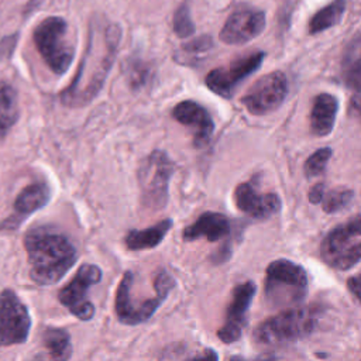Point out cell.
<instances>
[{
	"label": "cell",
	"mask_w": 361,
	"mask_h": 361,
	"mask_svg": "<svg viewBox=\"0 0 361 361\" xmlns=\"http://www.w3.org/2000/svg\"><path fill=\"white\" fill-rule=\"evenodd\" d=\"M338 102L330 93H320L314 97L310 110V130L317 137L329 135L334 127Z\"/></svg>",
	"instance_id": "obj_19"
},
{
	"label": "cell",
	"mask_w": 361,
	"mask_h": 361,
	"mask_svg": "<svg viewBox=\"0 0 361 361\" xmlns=\"http://www.w3.org/2000/svg\"><path fill=\"white\" fill-rule=\"evenodd\" d=\"M360 117H361V113H360Z\"/></svg>",
	"instance_id": "obj_34"
},
{
	"label": "cell",
	"mask_w": 361,
	"mask_h": 361,
	"mask_svg": "<svg viewBox=\"0 0 361 361\" xmlns=\"http://www.w3.org/2000/svg\"><path fill=\"white\" fill-rule=\"evenodd\" d=\"M353 190L348 188H334L330 189L327 193H324L323 200H322V206L323 210L326 213H336L343 210L344 207H347L350 204V202L353 200Z\"/></svg>",
	"instance_id": "obj_27"
},
{
	"label": "cell",
	"mask_w": 361,
	"mask_h": 361,
	"mask_svg": "<svg viewBox=\"0 0 361 361\" xmlns=\"http://www.w3.org/2000/svg\"><path fill=\"white\" fill-rule=\"evenodd\" d=\"M235 206L254 219H267L281 210V200L275 193H258L250 182L240 183L234 190Z\"/></svg>",
	"instance_id": "obj_16"
},
{
	"label": "cell",
	"mask_w": 361,
	"mask_h": 361,
	"mask_svg": "<svg viewBox=\"0 0 361 361\" xmlns=\"http://www.w3.org/2000/svg\"><path fill=\"white\" fill-rule=\"evenodd\" d=\"M326 190H324V185L323 183H316L312 186L310 192H309V200L313 203V204H317L323 200V196H324Z\"/></svg>",
	"instance_id": "obj_31"
},
{
	"label": "cell",
	"mask_w": 361,
	"mask_h": 361,
	"mask_svg": "<svg viewBox=\"0 0 361 361\" xmlns=\"http://www.w3.org/2000/svg\"><path fill=\"white\" fill-rule=\"evenodd\" d=\"M134 274L127 271L117 288L116 293V314L120 323L127 326H137L147 322L168 298L169 292L175 286V279L165 271L159 269L154 279L155 293L151 298L135 300L133 295Z\"/></svg>",
	"instance_id": "obj_3"
},
{
	"label": "cell",
	"mask_w": 361,
	"mask_h": 361,
	"mask_svg": "<svg viewBox=\"0 0 361 361\" xmlns=\"http://www.w3.org/2000/svg\"><path fill=\"white\" fill-rule=\"evenodd\" d=\"M18 118V102L14 87H0V140L4 138Z\"/></svg>",
	"instance_id": "obj_23"
},
{
	"label": "cell",
	"mask_w": 361,
	"mask_h": 361,
	"mask_svg": "<svg viewBox=\"0 0 361 361\" xmlns=\"http://www.w3.org/2000/svg\"><path fill=\"white\" fill-rule=\"evenodd\" d=\"M347 288L353 292V295L361 302V274L351 276L347 281Z\"/></svg>",
	"instance_id": "obj_32"
},
{
	"label": "cell",
	"mask_w": 361,
	"mask_h": 361,
	"mask_svg": "<svg viewBox=\"0 0 361 361\" xmlns=\"http://www.w3.org/2000/svg\"><path fill=\"white\" fill-rule=\"evenodd\" d=\"M173 32L179 38H188L195 32V23L190 17V10L186 3L180 4L173 14Z\"/></svg>",
	"instance_id": "obj_29"
},
{
	"label": "cell",
	"mask_w": 361,
	"mask_h": 361,
	"mask_svg": "<svg viewBox=\"0 0 361 361\" xmlns=\"http://www.w3.org/2000/svg\"><path fill=\"white\" fill-rule=\"evenodd\" d=\"M172 117L193 130V144L204 147L214 131V123L209 111L195 100H183L172 109Z\"/></svg>",
	"instance_id": "obj_15"
},
{
	"label": "cell",
	"mask_w": 361,
	"mask_h": 361,
	"mask_svg": "<svg viewBox=\"0 0 361 361\" xmlns=\"http://www.w3.org/2000/svg\"><path fill=\"white\" fill-rule=\"evenodd\" d=\"M288 94V79L281 71H275L255 80L241 97L244 107L255 116L276 110Z\"/></svg>",
	"instance_id": "obj_11"
},
{
	"label": "cell",
	"mask_w": 361,
	"mask_h": 361,
	"mask_svg": "<svg viewBox=\"0 0 361 361\" xmlns=\"http://www.w3.org/2000/svg\"><path fill=\"white\" fill-rule=\"evenodd\" d=\"M102 279V269L94 264H83L73 279L58 293V300L78 319L90 320L94 306L87 299L89 289Z\"/></svg>",
	"instance_id": "obj_10"
},
{
	"label": "cell",
	"mask_w": 361,
	"mask_h": 361,
	"mask_svg": "<svg viewBox=\"0 0 361 361\" xmlns=\"http://www.w3.org/2000/svg\"><path fill=\"white\" fill-rule=\"evenodd\" d=\"M230 233V221L226 216L216 212H204L188 226L182 237L185 241H195L199 238H206L210 243L219 241Z\"/></svg>",
	"instance_id": "obj_17"
},
{
	"label": "cell",
	"mask_w": 361,
	"mask_h": 361,
	"mask_svg": "<svg viewBox=\"0 0 361 361\" xmlns=\"http://www.w3.org/2000/svg\"><path fill=\"white\" fill-rule=\"evenodd\" d=\"M307 289L306 271L289 261L275 259L267 268L265 274V296L275 306H289L299 303Z\"/></svg>",
	"instance_id": "obj_7"
},
{
	"label": "cell",
	"mask_w": 361,
	"mask_h": 361,
	"mask_svg": "<svg viewBox=\"0 0 361 361\" xmlns=\"http://www.w3.org/2000/svg\"><path fill=\"white\" fill-rule=\"evenodd\" d=\"M345 10V0H333L319 11L313 14L309 21V32L317 34L327 28L334 27L341 21V17Z\"/></svg>",
	"instance_id": "obj_24"
},
{
	"label": "cell",
	"mask_w": 361,
	"mask_h": 361,
	"mask_svg": "<svg viewBox=\"0 0 361 361\" xmlns=\"http://www.w3.org/2000/svg\"><path fill=\"white\" fill-rule=\"evenodd\" d=\"M17 38H18V34H11L0 39V59H6L11 56L17 45Z\"/></svg>",
	"instance_id": "obj_30"
},
{
	"label": "cell",
	"mask_w": 361,
	"mask_h": 361,
	"mask_svg": "<svg viewBox=\"0 0 361 361\" xmlns=\"http://www.w3.org/2000/svg\"><path fill=\"white\" fill-rule=\"evenodd\" d=\"M265 28V13L251 6L237 7L226 20L220 39L228 45H241L258 37Z\"/></svg>",
	"instance_id": "obj_13"
},
{
	"label": "cell",
	"mask_w": 361,
	"mask_h": 361,
	"mask_svg": "<svg viewBox=\"0 0 361 361\" xmlns=\"http://www.w3.org/2000/svg\"><path fill=\"white\" fill-rule=\"evenodd\" d=\"M37 51L55 75H63L75 55V45L69 38L68 23L59 16H51L37 24L32 32Z\"/></svg>",
	"instance_id": "obj_4"
},
{
	"label": "cell",
	"mask_w": 361,
	"mask_h": 361,
	"mask_svg": "<svg viewBox=\"0 0 361 361\" xmlns=\"http://www.w3.org/2000/svg\"><path fill=\"white\" fill-rule=\"evenodd\" d=\"M172 226V219H164L148 228L130 230L124 235V245L131 251L154 248L162 243Z\"/></svg>",
	"instance_id": "obj_20"
},
{
	"label": "cell",
	"mask_w": 361,
	"mask_h": 361,
	"mask_svg": "<svg viewBox=\"0 0 361 361\" xmlns=\"http://www.w3.org/2000/svg\"><path fill=\"white\" fill-rule=\"evenodd\" d=\"M213 48V39L210 35H200L192 41L182 44V47L175 54V59L179 63H190V59L199 58V55L206 54Z\"/></svg>",
	"instance_id": "obj_26"
},
{
	"label": "cell",
	"mask_w": 361,
	"mask_h": 361,
	"mask_svg": "<svg viewBox=\"0 0 361 361\" xmlns=\"http://www.w3.org/2000/svg\"><path fill=\"white\" fill-rule=\"evenodd\" d=\"M322 258L333 268L345 271L361 261V214L338 224L324 237Z\"/></svg>",
	"instance_id": "obj_8"
},
{
	"label": "cell",
	"mask_w": 361,
	"mask_h": 361,
	"mask_svg": "<svg viewBox=\"0 0 361 361\" xmlns=\"http://www.w3.org/2000/svg\"><path fill=\"white\" fill-rule=\"evenodd\" d=\"M173 172L175 164L162 149H154L144 158L137 172L144 207L149 210L165 207L169 195V180Z\"/></svg>",
	"instance_id": "obj_6"
},
{
	"label": "cell",
	"mask_w": 361,
	"mask_h": 361,
	"mask_svg": "<svg viewBox=\"0 0 361 361\" xmlns=\"http://www.w3.org/2000/svg\"><path fill=\"white\" fill-rule=\"evenodd\" d=\"M51 199V189L44 182H35L25 186L20 195L14 200V212L13 220H16V226L23 221L27 216L32 214L34 212L42 209Z\"/></svg>",
	"instance_id": "obj_18"
},
{
	"label": "cell",
	"mask_w": 361,
	"mask_h": 361,
	"mask_svg": "<svg viewBox=\"0 0 361 361\" xmlns=\"http://www.w3.org/2000/svg\"><path fill=\"white\" fill-rule=\"evenodd\" d=\"M264 58L265 54L262 51H257L233 61L227 66L216 68L207 73L204 79L206 86L213 93L224 99H230L235 87L261 66Z\"/></svg>",
	"instance_id": "obj_12"
},
{
	"label": "cell",
	"mask_w": 361,
	"mask_h": 361,
	"mask_svg": "<svg viewBox=\"0 0 361 361\" xmlns=\"http://www.w3.org/2000/svg\"><path fill=\"white\" fill-rule=\"evenodd\" d=\"M121 39V28L103 16L89 23L87 44L76 75L61 94V103L71 109L87 106L102 90L114 63Z\"/></svg>",
	"instance_id": "obj_1"
},
{
	"label": "cell",
	"mask_w": 361,
	"mask_h": 361,
	"mask_svg": "<svg viewBox=\"0 0 361 361\" xmlns=\"http://www.w3.org/2000/svg\"><path fill=\"white\" fill-rule=\"evenodd\" d=\"M330 158H331V148H329V147L320 148L316 152H313L305 162L306 178L312 179V178L320 176L324 172Z\"/></svg>",
	"instance_id": "obj_28"
},
{
	"label": "cell",
	"mask_w": 361,
	"mask_h": 361,
	"mask_svg": "<svg viewBox=\"0 0 361 361\" xmlns=\"http://www.w3.org/2000/svg\"><path fill=\"white\" fill-rule=\"evenodd\" d=\"M42 344L54 360H69L72 355L71 336L65 329L47 327L42 333Z\"/></svg>",
	"instance_id": "obj_22"
},
{
	"label": "cell",
	"mask_w": 361,
	"mask_h": 361,
	"mask_svg": "<svg viewBox=\"0 0 361 361\" xmlns=\"http://www.w3.org/2000/svg\"><path fill=\"white\" fill-rule=\"evenodd\" d=\"M24 248L28 257L30 276L42 286L62 279L78 258L76 247L69 237L49 226L28 230L24 235Z\"/></svg>",
	"instance_id": "obj_2"
},
{
	"label": "cell",
	"mask_w": 361,
	"mask_h": 361,
	"mask_svg": "<svg viewBox=\"0 0 361 361\" xmlns=\"http://www.w3.org/2000/svg\"><path fill=\"white\" fill-rule=\"evenodd\" d=\"M341 78L350 89H354L361 82V31L350 38L343 51Z\"/></svg>",
	"instance_id": "obj_21"
},
{
	"label": "cell",
	"mask_w": 361,
	"mask_h": 361,
	"mask_svg": "<svg viewBox=\"0 0 361 361\" xmlns=\"http://www.w3.org/2000/svg\"><path fill=\"white\" fill-rule=\"evenodd\" d=\"M123 71L128 85L134 90L145 86L151 78V66L141 58H127Z\"/></svg>",
	"instance_id": "obj_25"
},
{
	"label": "cell",
	"mask_w": 361,
	"mask_h": 361,
	"mask_svg": "<svg viewBox=\"0 0 361 361\" xmlns=\"http://www.w3.org/2000/svg\"><path fill=\"white\" fill-rule=\"evenodd\" d=\"M351 107L360 114L361 113V82L353 89V97H351Z\"/></svg>",
	"instance_id": "obj_33"
},
{
	"label": "cell",
	"mask_w": 361,
	"mask_h": 361,
	"mask_svg": "<svg viewBox=\"0 0 361 361\" xmlns=\"http://www.w3.org/2000/svg\"><path fill=\"white\" fill-rule=\"evenodd\" d=\"M31 330V316L27 306L11 289L0 292V347L27 341Z\"/></svg>",
	"instance_id": "obj_9"
},
{
	"label": "cell",
	"mask_w": 361,
	"mask_h": 361,
	"mask_svg": "<svg viewBox=\"0 0 361 361\" xmlns=\"http://www.w3.org/2000/svg\"><path fill=\"white\" fill-rule=\"evenodd\" d=\"M314 326L313 307H290L258 324L252 337L259 345H281L306 337Z\"/></svg>",
	"instance_id": "obj_5"
},
{
	"label": "cell",
	"mask_w": 361,
	"mask_h": 361,
	"mask_svg": "<svg viewBox=\"0 0 361 361\" xmlns=\"http://www.w3.org/2000/svg\"><path fill=\"white\" fill-rule=\"evenodd\" d=\"M255 290L257 286L251 281L240 283L234 288L230 305L226 312V320L217 331V336L223 343L230 344L241 337L243 329L245 326V313L250 309Z\"/></svg>",
	"instance_id": "obj_14"
}]
</instances>
